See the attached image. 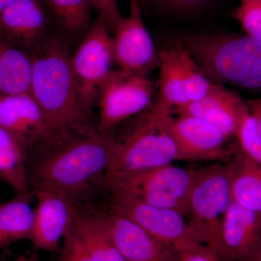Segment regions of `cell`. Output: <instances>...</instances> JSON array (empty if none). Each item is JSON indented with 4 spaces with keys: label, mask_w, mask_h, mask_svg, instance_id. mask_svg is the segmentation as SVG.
<instances>
[{
    "label": "cell",
    "mask_w": 261,
    "mask_h": 261,
    "mask_svg": "<svg viewBox=\"0 0 261 261\" xmlns=\"http://www.w3.org/2000/svg\"><path fill=\"white\" fill-rule=\"evenodd\" d=\"M168 8L178 10L195 9L209 0H154Z\"/></svg>",
    "instance_id": "cell-29"
},
{
    "label": "cell",
    "mask_w": 261,
    "mask_h": 261,
    "mask_svg": "<svg viewBox=\"0 0 261 261\" xmlns=\"http://www.w3.org/2000/svg\"><path fill=\"white\" fill-rule=\"evenodd\" d=\"M48 10L44 0H14L0 14V37L32 51L45 38Z\"/></svg>",
    "instance_id": "cell-15"
},
{
    "label": "cell",
    "mask_w": 261,
    "mask_h": 261,
    "mask_svg": "<svg viewBox=\"0 0 261 261\" xmlns=\"http://www.w3.org/2000/svg\"><path fill=\"white\" fill-rule=\"evenodd\" d=\"M32 57L0 37V94L29 93Z\"/></svg>",
    "instance_id": "cell-21"
},
{
    "label": "cell",
    "mask_w": 261,
    "mask_h": 261,
    "mask_svg": "<svg viewBox=\"0 0 261 261\" xmlns=\"http://www.w3.org/2000/svg\"><path fill=\"white\" fill-rule=\"evenodd\" d=\"M13 261H39L36 260V259L32 258V257L25 256L23 255H19L18 256L15 257L14 260Z\"/></svg>",
    "instance_id": "cell-33"
},
{
    "label": "cell",
    "mask_w": 261,
    "mask_h": 261,
    "mask_svg": "<svg viewBox=\"0 0 261 261\" xmlns=\"http://www.w3.org/2000/svg\"><path fill=\"white\" fill-rule=\"evenodd\" d=\"M58 23L72 34L88 31L94 10L91 0H44Z\"/></svg>",
    "instance_id": "cell-23"
},
{
    "label": "cell",
    "mask_w": 261,
    "mask_h": 261,
    "mask_svg": "<svg viewBox=\"0 0 261 261\" xmlns=\"http://www.w3.org/2000/svg\"><path fill=\"white\" fill-rule=\"evenodd\" d=\"M176 261H220L219 254L206 245L178 254Z\"/></svg>",
    "instance_id": "cell-28"
},
{
    "label": "cell",
    "mask_w": 261,
    "mask_h": 261,
    "mask_svg": "<svg viewBox=\"0 0 261 261\" xmlns=\"http://www.w3.org/2000/svg\"><path fill=\"white\" fill-rule=\"evenodd\" d=\"M196 169L173 163L135 173L108 184L111 194L186 216L187 200Z\"/></svg>",
    "instance_id": "cell-5"
},
{
    "label": "cell",
    "mask_w": 261,
    "mask_h": 261,
    "mask_svg": "<svg viewBox=\"0 0 261 261\" xmlns=\"http://www.w3.org/2000/svg\"><path fill=\"white\" fill-rule=\"evenodd\" d=\"M112 149L111 134L57 137L33 152L31 188L60 192L80 206L94 190L106 187Z\"/></svg>",
    "instance_id": "cell-1"
},
{
    "label": "cell",
    "mask_w": 261,
    "mask_h": 261,
    "mask_svg": "<svg viewBox=\"0 0 261 261\" xmlns=\"http://www.w3.org/2000/svg\"><path fill=\"white\" fill-rule=\"evenodd\" d=\"M227 167L230 190L233 202L261 218V167L239 148L236 142L230 145Z\"/></svg>",
    "instance_id": "cell-18"
},
{
    "label": "cell",
    "mask_w": 261,
    "mask_h": 261,
    "mask_svg": "<svg viewBox=\"0 0 261 261\" xmlns=\"http://www.w3.org/2000/svg\"><path fill=\"white\" fill-rule=\"evenodd\" d=\"M235 138L242 152L261 167V134L250 113L244 118Z\"/></svg>",
    "instance_id": "cell-24"
},
{
    "label": "cell",
    "mask_w": 261,
    "mask_h": 261,
    "mask_svg": "<svg viewBox=\"0 0 261 261\" xmlns=\"http://www.w3.org/2000/svg\"><path fill=\"white\" fill-rule=\"evenodd\" d=\"M261 243V218L231 201L221 230L220 258L245 261Z\"/></svg>",
    "instance_id": "cell-16"
},
{
    "label": "cell",
    "mask_w": 261,
    "mask_h": 261,
    "mask_svg": "<svg viewBox=\"0 0 261 261\" xmlns=\"http://www.w3.org/2000/svg\"><path fill=\"white\" fill-rule=\"evenodd\" d=\"M245 261H261V243L251 256Z\"/></svg>",
    "instance_id": "cell-31"
},
{
    "label": "cell",
    "mask_w": 261,
    "mask_h": 261,
    "mask_svg": "<svg viewBox=\"0 0 261 261\" xmlns=\"http://www.w3.org/2000/svg\"><path fill=\"white\" fill-rule=\"evenodd\" d=\"M166 115L168 130L177 148L178 161L226 163L231 155L226 136L217 127L187 115Z\"/></svg>",
    "instance_id": "cell-10"
},
{
    "label": "cell",
    "mask_w": 261,
    "mask_h": 261,
    "mask_svg": "<svg viewBox=\"0 0 261 261\" xmlns=\"http://www.w3.org/2000/svg\"><path fill=\"white\" fill-rule=\"evenodd\" d=\"M115 63L126 73L148 75L159 68V53L146 28L139 0H129V14L113 31Z\"/></svg>",
    "instance_id": "cell-9"
},
{
    "label": "cell",
    "mask_w": 261,
    "mask_h": 261,
    "mask_svg": "<svg viewBox=\"0 0 261 261\" xmlns=\"http://www.w3.org/2000/svg\"><path fill=\"white\" fill-rule=\"evenodd\" d=\"M0 127L18 139L29 158L57 137L30 93L0 94Z\"/></svg>",
    "instance_id": "cell-11"
},
{
    "label": "cell",
    "mask_w": 261,
    "mask_h": 261,
    "mask_svg": "<svg viewBox=\"0 0 261 261\" xmlns=\"http://www.w3.org/2000/svg\"><path fill=\"white\" fill-rule=\"evenodd\" d=\"M249 113L247 102L224 85L212 84L205 97L178 108L172 115L200 118L217 127L228 140L235 138L245 117Z\"/></svg>",
    "instance_id": "cell-14"
},
{
    "label": "cell",
    "mask_w": 261,
    "mask_h": 261,
    "mask_svg": "<svg viewBox=\"0 0 261 261\" xmlns=\"http://www.w3.org/2000/svg\"><path fill=\"white\" fill-rule=\"evenodd\" d=\"M109 210L132 220L177 255L205 245L185 216L177 211L147 205L113 194Z\"/></svg>",
    "instance_id": "cell-7"
},
{
    "label": "cell",
    "mask_w": 261,
    "mask_h": 261,
    "mask_svg": "<svg viewBox=\"0 0 261 261\" xmlns=\"http://www.w3.org/2000/svg\"><path fill=\"white\" fill-rule=\"evenodd\" d=\"M98 17L102 19L111 32H113L122 16L117 0H91Z\"/></svg>",
    "instance_id": "cell-27"
},
{
    "label": "cell",
    "mask_w": 261,
    "mask_h": 261,
    "mask_svg": "<svg viewBox=\"0 0 261 261\" xmlns=\"http://www.w3.org/2000/svg\"><path fill=\"white\" fill-rule=\"evenodd\" d=\"M29 153L18 139L0 127V179L16 193L33 192L29 179Z\"/></svg>",
    "instance_id": "cell-22"
},
{
    "label": "cell",
    "mask_w": 261,
    "mask_h": 261,
    "mask_svg": "<svg viewBox=\"0 0 261 261\" xmlns=\"http://www.w3.org/2000/svg\"><path fill=\"white\" fill-rule=\"evenodd\" d=\"M14 0H0V14L3 13V10L10 4H11Z\"/></svg>",
    "instance_id": "cell-32"
},
{
    "label": "cell",
    "mask_w": 261,
    "mask_h": 261,
    "mask_svg": "<svg viewBox=\"0 0 261 261\" xmlns=\"http://www.w3.org/2000/svg\"><path fill=\"white\" fill-rule=\"evenodd\" d=\"M58 261H90L83 242L73 226L63 239Z\"/></svg>",
    "instance_id": "cell-26"
},
{
    "label": "cell",
    "mask_w": 261,
    "mask_h": 261,
    "mask_svg": "<svg viewBox=\"0 0 261 261\" xmlns=\"http://www.w3.org/2000/svg\"><path fill=\"white\" fill-rule=\"evenodd\" d=\"M34 192L37 202L29 241L36 250L56 251L73 226L78 205L67 196L53 190L40 189Z\"/></svg>",
    "instance_id": "cell-12"
},
{
    "label": "cell",
    "mask_w": 261,
    "mask_h": 261,
    "mask_svg": "<svg viewBox=\"0 0 261 261\" xmlns=\"http://www.w3.org/2000/svg\"><path fill=\"white\" fill-rule=\"evenodd\" d=\"M73 226L83 242L90 261H126L95 211L84 210L77 206Z\"/></svg>",
    "instance_id": "cell-20"
},
{
    "label": "cell",
    "mask_w": 261,
    "mask_h": 261,
    "mask_svg": "<svg viewBox=\"0 0 261 261\" xmlns=\"http://www.w3.org/2000/svg\"><path fill=\"white\" fill-rule=\"evenodd\" d=\"M29 93L57 137L97 135L92 108L84 100L68 48L60 38H44L32 50Z\"/></svg>",
    "instance_id": "cell-2"
},
{
    "label": "cell",
    "mask_w": 261,
    "mask_h": 261,
    "mask_svg": "<svg viewBox=\"0 0 261 261\" xmlns=\"http://www.w3.org/2000/svg\"><path fill=\"white\" fill-rule=\"evenodd\" d=\"M249 113L256 123L257 128L261 134V97L247 100Z\"/></svg>",
    "instance_id": "cell-30"
},
{
    "label": "cell",
    "mask_w": 261,
    "mask_h": 261,
    "mask_svg": "<svg viewBox=\"0 0 261 261\" xmlns=\"http://www.w3.org/2000/svg\"><path fill=\"white\" fill-rule=\"evenodd\" d=\"M34 192L17 193L0 202V250L22 240H30L34 208L31 205Z\"/></svg>",
    "instance_id": "cell-19"
},
{
    "label": "cell",
    "mask_w": 261,
    "mask_h": 261,
    "mask_svg": "<svg viewBox=\"0 0 261 261\" xmlns=\"http://www.w3.org/2000/svg\"><path fill=\"white\" fill-rule=\"evenodd\" d=\"M231 17L240 23L245 35L261 39V0H239Z\"/></svg>",
    "instance_id": "cell-25"
},
{
    "label": "cell",
    "mask_w": 261,
    "mask_h": 261,
    "mask_svg": "<svg viewBox=\"0 0 261 261\" xmlns=\"http://www.w3.org/2000/svg\"><path fill=\"white\" fill-rule=\"evenodd\" d=\"M110 32L104 20L98 17L87 31L80 47L70 57L72 68L82 95L91 108L115 63L113 36Z\"/></svg>",
    "instance_id": "cell-8"
},
{
    "label": "cell",
    "mask_w": 261,
    "mask_h": 261,
    "mask_svg": "<svg viewBox=\"0 0 261 261\" xmlns=\"http://www.w3.org/2000/svg\"><path fill=\"white\" fill-rule=\"evenodd\" d=\"M166 115L149 107L130 123L118 137H113L108 184L130 175L171 164L178 161L175 145L166 121Z\"/></svg>",
    "instance_id": "cell-3"
},
{
    "label": "cell",
    "mask_w": 261,
    "mask_h": 261,
    "mask_svg": "<svg viewBox=\"0 0 261 261\" xmlns=\"http://www.w3.org/2000/svg\"><path fill=\"white\" fill-rule=\"evenodd\" d=\"M231 201L225 163L215 162L196 169L185 216L202 243L214 249L219 255L221 226Z\"/></svg>",
    "instance_id": "cell-4"
},
{
    "label": "cell",
    "mask_w": 261,
    "mask_h": 261,
    "mask_svg": "<svg viewBox=\"0 0 261 261\" xmlns=\"http://www.w3.org/2000/svg\"><path fill=\"white\" fill-rule=\"evenodd\" d=\"M154 92L148 75L113 70L98 92V133L110 135L122 122L145 111L152 104Z\"/></svg>",
    "instance_id": "cell-6"
},
{
    "label": "cell",
    "mask_w": 261,
    "mask_h": 261,
    "mask_svg": "<svg viewBox=\"0 0 261 261\" xmlns=\"http://www.w3.org/2000/svg\"><path fill=\"white\" fill-rule=\"evenodd\" d=\"M185 47L181 44L159 53V92L151 105L155 112L172 115L176 110L188 104L187 80L182 63Z\"/></svg>",
    "instance_id": "cell-17"
},
{
    "label": "cell",
    "mask_w": 261,
    "mask_h": 261,
    "mask_svg": "<svg viewBox=\"0 0 261 261\" xmlns=\"http://www.w3.org/2000/svg\"><path fill=\"white\" fill-rule=\"evenodd\" d=\"M95 213L125 260H177L176 252L152 238L132 220L110 210Z\"/></svg>",
    "instance_id": "cell-13"
}]
</instances>
